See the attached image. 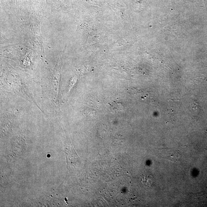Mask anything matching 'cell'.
<instances>
[{
	"mask_svg": "<svg viewBox=\"0 0 207 207\" xmlns=\"http://www.w3.org/2000/svg\"><path fill=\"white\" fill-rule=\"evenodd\" d=\"M85 114L88 117H92L95 115L96 111L93 109L88 108L85 111Z\"/></svg>",
	"mask_w": 207,
	"mask_h": 207,
	"instance_id": "4",
	"label": "cell"
},
{
	"mask_svg": "<svg viewBox=\"0 0 207 207\" xmlns=\"http://www.w3.org/2000/svg\"><path fill=\"white\" fill-rule=\"evenodd\" d=\"M167 150V151H166L165 152L168 154H166V155L163 154L160 155L161 156L163 157H162V158H163L164 157H165L164 158L168 159V160H170L172 161H178L179 157L178 152L174 151V150H172V149H171L170 150V149H168Z\"/></svg>",
	"mask_w": 207,
	"mask_h": 207,
	"instance_id": "1",
	"label": "cell"
},
{
	"mask_svg": "<svg viewBox=\"0 0 207 207\" xmlns=\"http://www.w3.org/2000/svg\"><path fill=\"white\" fill-rule=\"evenodd\" d=\"M124 137L118 133H116L114 137V141L116 143H122L124 142Z\"/></svg>",
	"mask_w": 207,
	"mask_h": 207,
	"instance_id": "3",
	"label": "cell"
},
{
	"mask_svg": "<svg viewBox=\"0 0 207 207\" xmlns=\"http://www.w3.org/2000/svg\"><path fill=\"white\" fill-rule=\"evenodd\" d=\"M110 110L112 112L116 113L122 110L124 106L122 103L119 102H113L109 104Z\"/></svg>",
	"mask_w": 207,
	"mask_h": 207,
	"instance_id": "2",
	"label": "cell"
}]
</instances>
